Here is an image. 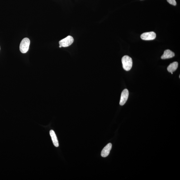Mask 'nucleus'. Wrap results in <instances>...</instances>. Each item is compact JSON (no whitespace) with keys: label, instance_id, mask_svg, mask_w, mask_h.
<instances>
[{"label":"nucleus","instance_id":"9","mask_svg":"<svg viewBox=\"0 0 180 180\" xmlns=\"http://www.w3.org/2000/svg\"><path fill=\"white\" fill-rule=\"evenodd\" d=\"M178 67V63L174 62L171 64L168 67L167 69L170 73H173L177 69Z\"/></svg>","mask_w":180,"mask_h":180},{"label":"nucleus","instance_id":"1","mask_svg":"<svg viewBox=\"0 0 180 180\" xmlns=\"http://www.w3.org/2000/svg\"><path fill=\"white\" fill-rule=\"evenodd\" d=\"M121 60L123 69L126 71H130L132 66V58L129 56L125 55L123 57Z\"/></svg>","mask_w":180,"mask_h":180},{"label":"nucleus","instance_id":"5","mask_svg":"<svg viewBox=\"0 0 180 180\" xmlns=\"http://www.w3.org/2000/svg\"><path fill=\"white\" fill-rule=\"evenodd\" d=\"M129 92L128 90L125 89L123 90L121 94L120 104L122 106L124 105L127 100L129 97Z\"/></svg>","mask_w":180,"mask_h":180},{"label":"nucleus","instance_id":"10","mask_svg":"<svg viewBox=\"0 0 180 180\" xmlns=\"http://www.w3.org/2000/svg\"><path fill=\"white\" fill-rule=\"evenodd\" d=\"M168 3L174 6H176L177 3L175 0H167Z\"/></svg>","mask_w":180,"mask_h":180},{"label":"nucleus","instance_id":"7","mask_svg":"<svg viewBox=\"0 0 180 180\" xmlns=\"http://www.w3.org/2000/svg\"><path fill=\"white\" fill-rule=\"evenodd\" d=\"M175 54L172 51L167 49L164 51V53L161 57L162 59H167L169 58H172L174 57Z\"/></svg>","mask_w":180,"mask_h":180},{"label":"nucleus","instance_id":"8","mask_svg":"<svg viewBox=\"0 0 180 180\" xmlns=\"http://www.w3.org/2000/svg\"><path fill=\"white\" fill-rule=\"evenodd\" d=\"M50 134L54 145L56 147H58L59 143H58L57 136L53 130H51Z\"/></svg>","mask_w":180,"mask_h":180},{"label":"nucleus","instance_id":"6","mask_svg":"<svg viewBox=\"0 0 180 180\" xmlns=\"http://www.w3.org/2000/svg\"><path fill=\"white\" fill-rule=\"evenodd\" d=\"M112 148V144L111 143L108 144L105 147L103 148L102 152H101V156L102 157H106L109 154L110 151Z\"/></svg>","mask_w":180,"mask_h":180},{"label":"nucleus","instance_id":"3","mask_svg":"<svg viewBox=\"0 0 180 180\" xmlns=\"http://www.w3.org/2000/svg\"><path fill=\"white\" fill-rule=\"evenodd\" d=\"M74 42L73 38L71 36H67L59 42L60 46L63 47H67L71 46Z\"/></svg>","mask_w":180,"mask_h":180},{"label":"nucleus","instance_id":"11","mask_svg":"<svg viewBox=\"0 0 180 180\" xmlns=\"http://www.w3.org/2000/svg\"><path fill=\"white\" fill-rule=\"evenodd\" d=\"M59 47H60V48H61L62 46H60H60H59Z\"/></svg>","mask_w":180,"mask_h":180},{"label":"nucleus","instance_id":"4","mask_svg":"<svg viewBox=\"0 0 180 180\" xmlns=\"http://www.w3.org/2000/svg\"><path fill=\"white\" fill-rule=\"evenodd\" d=\"M156 33L153 31H152L143 33L141 35V38L144 40H149L154 39L156 38Z\"/></svg>","mask_w":180,"mask_h":180},{"label":"nucleus","instance_id":"2","mask_svg":"<svg viewBox=\"0 0 180 180\" xmlns=\"http://www.w3.org/2000/svg\"><path fill=\"white\" fill-rule=\"evenodd\" d=\"M30 44V40L28 38H25L22 40L20 44V51L22 53H26L29 50Z\"/></svg>","mask_w":180,"mask_h":180},{"label":"nucleus","instance_id":"13","mask_svg":"<svg viewBox=\"0 0 180 180\" xmlns=\"http://www.w3.org/2000/svg\"><path fill=\"white\" fill-rule=\"evenodd\" d=\"M0 49H1V48H0Z\"/></svg>","mask_w":180,"mask_h":180},{"label":"nucleus","instance_id":"12","mask_svg":"<svg viewBox=\"0 0 180 180\" xmlns=\"http://www.w3.org/2000/svg\"><path fill=\"white\" fill-rule=\"evenodd\" d=\"M179 78H180V75H179Z\"/></svg>","mask_w":180,"mask_h":180}]
</instances>
